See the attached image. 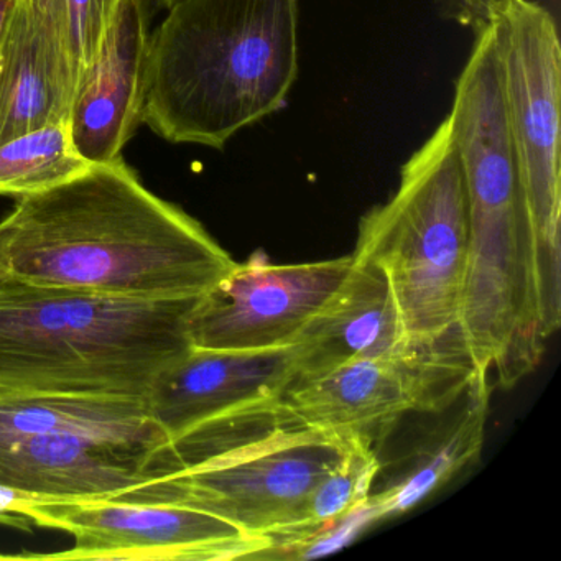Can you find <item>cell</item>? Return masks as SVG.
Instances as JSON below:
<instances>
[{"mask_svg": "<svg viewBox=\"0 0 561 561\" xmlns=\"http://www.w3.org/2000/svg\"><path fill=\"white\" fill-rule=\"evenodd\" d=\"M236 261L124 159L18 198L0 221V268L35 284L139 300L198 298Z\"/></svg>", "mask_w": 561, "mask_h": 561, "instance_id": "obj_1", "label": "cell"}, {"mask_svg": "<svg viewBox=\"0 0 561 561\" xmlns=\"http://www.w3.org/2000/svg\"><path fill=\"white\" fill-rule=\"evenodd\" d=\"M448 119L469 206L459 340L471 363V386L511 389L537 369L550 334L541 318L534 231L505 116L495 28L476 34Z\"/></svg>", "mask_w": 561, "mask_h": 561, "instance_id": "obj_2", "label": "cell"}, {"mask_svg": "<svg viewBox=\"0 0 561 561\" xmlns=\"http://www.w3.org/2000/svg\"><path fill=\"white\" fill-rule=\"evenodd\" d=\"M297 77V0H180L149 37L144 124L222 149L284 110Z\"/></svg>", "mask_w": 561, "mask_h": 561, "instance_id": "obj_3", "label": "cell"}, {"mask_svg": "<svg viewBox=\"0 0 561 561\" xmlns=\"http://www.w3.org/2000/svg\"><path fill=\"white\" fill-rule=\"evenodd\" d=\"M198 298L139 300L2 275L0 392L146 400L192 350L186 320Z\"/></svg>", "mask_w": 561, "mask_h": 561, "instance_id": "obj_4", "label": "cell"}, {"mask_svg": "<svg viewBox=\"0 0 561 561\" xmlns=\"http://www.w3.org/2000/svg\"><path fill=\"white\" fill-rule=\"evenodd\" d=\"M469 206L448 117L402 167L389 202L359 222L353 257L386 275L409 347L459 337Z\"/></svg>", "mask_w": 561, "mask_h": 561, "instance_id": "obj_5", "label": "cell"}, {"mask_svg": "<svg viewBox=\"0 0 561 561\" xmlns=\"http://www.w3.org/2000/svg\"><path fill=\"white\" fill-rule=\"evenodd\" d=\"M501 21L502 90L535 252L541 318L561 321L560 81L557 22L531 0H508Z\"/></svg>", "mask_w": 561, "mask_h": 561, "instance_id": "obj_6", "label": "cell"}, {"mask_svg": "<svg viewBox=\"0 0 561 561\" xmlns=\"http://www.w3.org/2000/svg\"><path fill=\"white\" fill-rule=\"evenodd\" d=\"M354 442L298 426L209 465L140 482L114 499L198 508L271 543L297 528L305 499Z\"/></svg>", "mask_w": 561, "mask_h": 561, "instance_id": "obj_7", "label": "cell"}, {"mask_svg": "<svg viewBox=\"0 0 561 561\" xmlns=\"http://www.w3.org/2000/svg\"><path fill=\"white\" fill-rule=\"evenodd\" d=\"M461 340L351 360L295 382L280 400L310 428L376 445L410 412H438L471 386Z\"/></svg>", "mask_w": 561, "mask_h": 561, "instance_id": "obj_8", "label": "cell"}, {"mask_svg": "<svg viewBox=\"0 0 561 561\" xmlns=\"http://www.w3.org/2000/svg\"><path fill=\"white\" fill-rule=\"evenodd\" d=\"M38 527L73 535L64 553L24 554L41 560H238L257 558L268 540L208 512L173 504L96 499L37 501L24 507Z\"/></svg>", "mask_w": 561, "mask_h": 561, "instance_id": "obj_9", "label": "cell"}, {"mask_svg": "<svg viewBox=\"0 0 561 561\" xmlns=\"http://www.w3.org/2000/svg\"><path fill=\"white\" fill-rule=\"evenodd\" d=\"M353 267V255L271 264L252 255L216 282L190 311V344L199 350L264 351L291 346Z\"/></svg>", "mask_w": 561, "mask_h": 561, "instance_id": "obj_10", "label": "cell"}, {"mask_svg": "<svg viewBox=\"0 0 561 561\" xmlns=\"http://www.w3.org/2000/svg\"><path fill=\"white\" fill-rule=\"evenodd\" d=\"M295 374L294 346L264 351L192 347L153 380L146 396L147 415L170 442L215 416L280 399Z\"/></svg>", "mask_w": 561, "mask_h": 561, "instance_id": "obj_11", "label": "cell"}, {"mask_svg": "<svg viewBox=\"0 0 561 561\" xmlns=\"http://www.w3.org/2000/svg\"><path fill=\"white\" fill-rule=\"evenodd\" d=\"M149 21L142 0H117L100 58L75 98L71 139L93 165L123 159L144 124Z\"/></svg>", "mask_w": 561, "mask_h": 561, "instance_id": "obj_12", "label": "cell"}, {"mask_svg": "<svg viewBox=\"0 0 561 561\" xmlns=\"http://www.w3.org/2000/svg\"><path fill=\"white\" fill-rule=\"evenodd\" d=\"M160 445L58 432L0 449V489L42 501L114 499L146 481Z\"/></svg>", "mask_w": 561, "mask_h": 561, "instance_id": "obj_13", "label": "cell"}, {"mask_svg": "<svg viewBox=\"0 0 561 561\" xmlns=\"http://www.w3.org/2000/svg\"><path fill=\"white\" fill-rule=\"evenodd\" d=\"M291 346L297 370L294 383L323 376L351 360L409 347L383 272L353 257V267L336 294L308 321Z\"/></svg>", "mask_w": 561, "mask_h": 561, "instance_id": "obj_14", "label": "cell"}, {"mask_svg": "<svg viewBox=\"0 0 561 561\" xmlns=\"http://www.w3.org/2000/svg\"><path fill=\"white\" fill-rule=\"evenodd\" d=\"M73 101L70 80L31 5L15 0L0 32V146L67 123Z\"/></svg>", "mask_w": 561, "mask_h": 561, "instance_id": "obj_15", "label": "cell"}, {"mask_svg": "<svg viewBox=\"0 0 561 561\" xmlns=\"http://www.w3.org/2000/svg\"><path fill=\"white\" fill-rule=\"evenodd\" d=\"M58 432L160 446L169 442L163 430L147 415L144 399L0 392V449Z\"/></svg>", "mask_w": 561, "mask_h": 561, "instance_id": "obj_16", "label": "cell"}, {"mask_svg": "<svg viewBox=\"0 0 561 561\" xmlns=\"http://www.w3.org/2000/svg\"><path fill=\"white\" fill-rule=\"evenodd\" d=\"M298 426L307 425L280 399L241 407L153 449L146 462V481L209 465Z\"/></svg>", "mask_w": 561, "mask_h": 561, "instance_id": "obj_17", "label": "cell"}, {"mask_svg": "<svg viewBox=\"0 0 561 561\" xmlns=\"http://www.w3.org/2000/svg\"><path fill=\"white\" fill-rule=\"evenodd\" d=\"M491 387L471 386L466 390V405L453 428L438 445L416 461L412 472L402 481L377 495H369L367 504L374 522L397 517L420 504L426 495L448 482L456 472L478 458L484 445Z\"/></svg>", "mask_w": 561, "mask_h": 561, "instance_id": "obj_18", "label": "cell"}, {"mask_svg": "<svg viewBox=\"0 0 561 561\" xmlns=\"http://www.w3.org/2000/svg\"><path fill=\"white\" fill-rule=\"evenodd\" d=\"M93 167L71 139L67 123L48 124L0 146V195L47 192Z\"/></svg>", "mask_w": 561, "mask_h": 561, "instance_id": "obj_19", "label": "cell"}, {"mask_svg": "<svg viewBox=\"0 0 561 561\" xmlns=\"http://www.w3.org/2000/svg\"><path fill=\"white\" fill-rule=\"evenodd\" d=\"M379 469L376 445L354 442L343 461L331 469L305 499L297 528L271 540L257 558L274 550L282 551L277 557H290L295 548L305 543L314 531L346 517L367 501Z\"/></svg>", "mask_w": 561, "mask_h": 561, "instance_id": "obj_20", "label": "cell"}, {"mask_svg": "<svg viewBox=\"0 0 561 561\" xmlns=\"http://www.w3.org/2000/svg\"><path fill=\"white\" fill-rule=\"evenodd\" d=\"M77 98L103 50L117 0H27Z\"/></svg>", "mask_w": 561, "mask_h": 561, "instance_id": "obj_21", "label": "cell"}, {"mask_svg": "<svg viewBox=\"0 0 561 561\" xmlns=\"http://www.w3.org/2000/svg\"><path fill=\"white\" fill-rule=\"evenodd\" d=\"M508 0H439L446 15L478 34L502 18Z\"/></svg>", "mask_w": 561, "mask_h": 561, "instance_id": "obj_22", "label": "cell"}, {"mask_svg": "<svg viewBox=\"0 0 561 561\" xmlns=\"http://www.w3.org/2000/svg\"><path fill=\"white\" fill-rule=\"evenodd\" d=\"M42 499L28 497L19 492L0 489V525L18 528V530L32 531L35 522L24 514V507L28 502H37Z\"/></svg>", "mask_w": 561, "mask_h": 561, "instance_id": "obj_23", "label": "cell"}, {"mask_svg": "<svg viewBox=\"0 0 561 561\" xmlns=\"http://www.w3.org/2000/svg\"><path fill=\"white\" fill-rule=\"evenodd\" d=\"M142 2L152 14L156 11H169L170 8L179 4L180 0H142Z\"/></svg>", "mask_w": 561, "mask_h": 561, "instance_id": "obj_24", "label": "cell"}, {"mask_svg": "<svg viewBox=\"0 0 561 561\" xmlns=\"http://www.w3.org/2000/svg\"><path fill=\"white\" fill-rule=\"evenodd\" d=\"M14 2L15 0H0V32H2V27H4L12 8H14Z\"/></svg>", "mask_w": 561, "mask_h": 561, "instance_id": "obj_25", "label": "cell"}, {"mask_svg": "<svg viewBox=\"0 0 561 561\" xmlns=\"http://www.w3.org/2000/svg\"><path fill=\"white\" fill-rule=\"evenodd\" d=\"M2 275H5V272L0 268V277H2Z\"/></svg>", "mask_w": 561, "mask_h": 561, "instance_id": "obj_26", "label": "cell"}]
</instances>
